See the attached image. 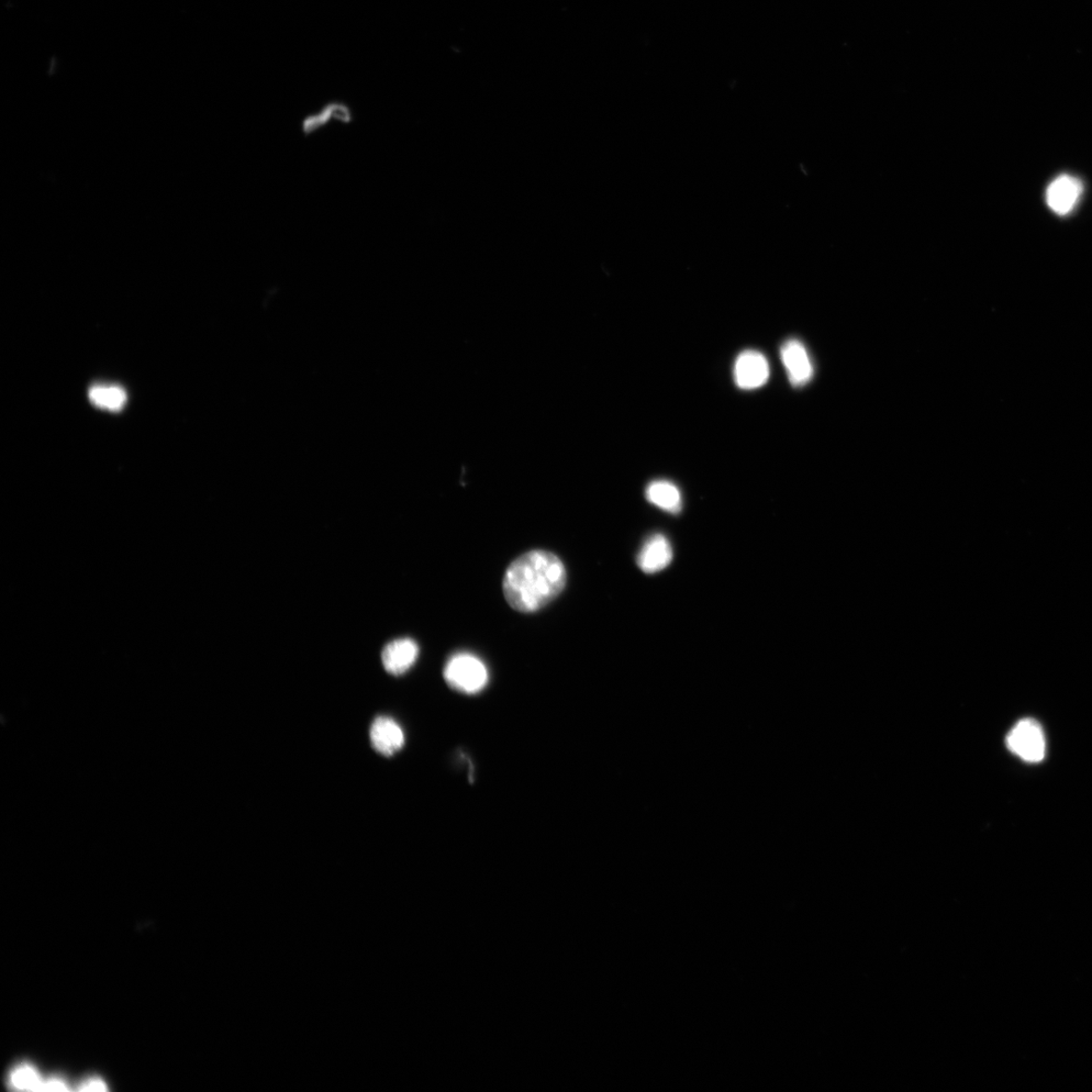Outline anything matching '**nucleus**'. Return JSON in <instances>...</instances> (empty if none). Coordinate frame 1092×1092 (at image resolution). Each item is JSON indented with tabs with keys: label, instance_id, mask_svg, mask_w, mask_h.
<instances>
[{
	"label": "nucleus",
	"instance_id": "obj_1",
	"mask_svg": "<svg viewBox=\"0 0 1092 1092\" xmlns=\"http://www.w3.org/2000/svg\"><path fill=\"white\" fill-rule=\"evenodd\" d=\"M566 570L551 552L531 551L512 563L503 578V593L511 608L532 613L549 605L566 585Z\"/></svg>",
	"mask_w": 1092,
	"mask_h": 1092
},
{
	"label": "nucleus",
	"instance_id": "obj_2",
	"mask_svg": "<svg viewBox=\"0 0 1092 1092\" xmlns=\"http://www.w3.org/2000/svg\"><path fill=\"white\" fill-rule=\"evenodd\" d=\"M445 682L466 695L480 693L489 682V672L481 659L470 653L452 655L443 671Z\"/></svg>",
	"mask_w": 1092,
	"mask_h": 1092
},
{
	"label": "nucleus",
	"instance_id": "obj_3",
	"mask_svg": "<svg viewBox=\"0 0 1092 1092\" xmlns=\"http://www.w3.org/2000/svg\"><path fill=\"white\" fill-rule=\"evenodd\" d=\"M1007 745L1012 754L1029 763L1041 762L1046 754V740L1040 724L1034 719H1022L1011 729Z\"/></svg>",
	"mask_w": 1092,
	"mask_h": 1092
},
{
	"label": "nucleus",
	"instance_id": "obj_4",
	"mask_svg": "<svg viewBox=\"0 0 1092 1092\" xmlns=\"http://www.w3.org/2000/svg\"><path fill=\"white\" fill-rule=\"evenodd\" d=\"M333 121L344 126L351 125L354 121L352 108L343 100H330L314 113L305 116L300 121L299 130L308 138L326 129Z\"/></svg>",
	"mask_w": 1092,
	"mask_h": 1092
},
{
	"label": "nucleus",
	"instance_id": "obj_5",
	"mask_svg": "<svg viewBox=\"0 0 1092 1092\" xmlns=\"http://www.w3.org/2000/svg\"><path fill=\"white\" fill-rule=\"evenodd\" d=\"M734 381L742 389L763 387L770 376V366L765 355L756 350H745L734 364Z\"/></svg>",
	"mask_w": 1092,
	"mask_h": 1092
},
{
	"label": "nucleus",
	"instance_id": "obj_6",
	"mask_svg": "<svg viewBox=\"0 0 1092 1092\" xmlns=\"http://www.w3.org/2000/svg\"><path fill=\"white\" fill-rule=\"evenodd\" d=\"M1084 185L1076 177L1063 174L1047 188V205L1060 216L1071 214L1083 196Z\"/></svg>",
	"mask_w": 1092,
	"mask_h": 1092
},
{
	"label": "nucleus",
	"instance_id": "obj_7",
	"mask_svg": "<svg viewBox=\"0 0 1092 1092\" xmlns=\"http://www.w3.org/2000/svg\"><path fill=\"white\" fill-rule=\"evenodd\" d=\"M780 354L793 386L804 387L812 380L815 369L804 343L790 339L782 345Z\"/></svg>",
	"mask_w": 1092,
	"mask_h": 1092
},
{
	"label": "nucleus",
	"instance_id": "obj_8",
	"mask_svg": "<svg viewBox=\"0 0 1092 1092\" xmlns=\"http://www.w3.org/2000/svg\"><path fill=\"white\" fill-rule=\"evenodd\" d=\"M419 653V645L411 639H399L387 643L382 653L386 671L395 676L407 673L416 663Z\"/></svg>",
	"mask_w": 1092,
	"mask_h": 1092
},
{
	"label": "nucleus",
	"instance_id": "obj_9",
	"mask_svg": "<svg viewBox=\"0 0 1092 1092\" xmlns=\"http://www.w3.org/2000/svg\"><path fill=\"white\" fill-rule=\"evenodd\" d=\"M374 749L384 756H391L403 749L405 733L399 723L391 717H377L371 729Z\"/></svg>",
	"mask_w": 1092,
	"mask_h": 1092
},
{
	"label": "nucleus",
	"instance_id": "obj_10",
	"mask_svg": "<svg viewBox=\"0 0 1092 1092\" xmlns=\"http://www.w3.org/2000/svg\"><path fill=\"white\" fill-rule=\"evenodd\" d=\"M673 560L670 541L662 534H654L644 542L638 556V565L645 574H655L664 570Z\"/></svg>",
	"mask_w": 1092,
	"mask_h": 1092
},
{
	"label": "nucleus",
	"instance_id": "obj_11",
	"mask_svg": "<svg viewBox=\"0 0 1092 1092\" xmlns=\"http://www.w3.org/2000/svg\"><path fill=\"white\" fill-rule=\"evenodd\" d=\"M645 494L649 502L668 514H676L682 509L681 493L671 482L654 481L646 488Z\"/></svg>",
	"mask_w": 1092,
	"mask_h": 1092
},
{
	"label": "nucleus",
	"instance_id": "obj_12",
	"mask_svg": "<svg viewBox=\"0 0 1092 1092\" xmlns=\"http://www.w3.org/2000/svg\"><path fill=\"white\" fill-rule=\"evenodd\" d=\"M44 1079L38 1069L30 1063H20L11 1069L8 1074V1087L21 1091H43Z\"/></svg>",
	"mask_w": 1092,
	"mask_h": 1092
},
{
	"label": "nucleus",
	"instance_id": "obj_13",
	"mask_svg": "<svg viewBox=\"0 0 1092 1092\" xmlns=\"http://www.w3.org/2000/svg\"><path fill=\"white\" fill-rule=\"evenodd\" d=\"M126 400V395L117 387H108L107 407L111 411H119Z\"/></svg>",
	"mask_w": 1092,
	"mask_h": 1092
},
{
	"label": "nucleus",
	"instance_id": "obj_14",
	"mask_svg": "<svg viewBox=\"0 0 1092 1092\" xmlns=\"http://www.w3.org/2000/svg\"><path fill=\"white\" fill-rule=\"evenodd\" d=\"M70 1088L67 1085L66 1080L59 1076H52L44 1079L43 1091H69Z\"/></svg>",
	"mask_w": 1092,
	"mask_h": 1092
},
{
	"label": "nucleus",
	"instance_id": "obj_15",
	"mask_svg": "<svg viewBox=\"0 0 1092 1092\" xmlns=\"http://www.w3.org/2000/svg\"><path fill=\"white\" fill-rule=\"evenodd\" d=\"M81 1091H107L108 1086L102 1078L91 1077L87 1078L78 1087Z\"/></svg>",
	"mask_w": 1092,
	"mask_h": 1092
},
{
	"label": "nucleus",
	"instance_id": "obj_16",
	"mask_svg": "<svg viewBox=\"0 0 1092 1092\" xmlns=\"http://www.w3.org/2000/svg\"><path fill=\"white\" fill-rule=\"evenodd\" d=\"M89 397L93 402L98 407H107L108 387H96L91 389Z\"/></svg>",
	"mask_w": 1092,
	"mask_h": 1092
}]
</instances>
